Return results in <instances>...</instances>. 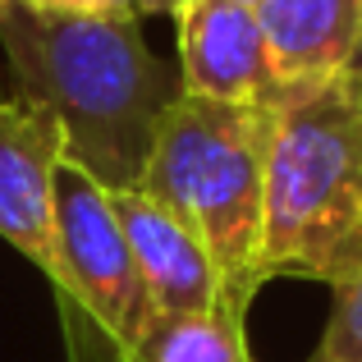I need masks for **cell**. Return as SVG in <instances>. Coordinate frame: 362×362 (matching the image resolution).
I'll return each instance as SVG.
<instances>
[{
    "instance_id": "obj_1",
    "label": "cell",
    "mask_w": 362,
    "mask_h": 362,
    "mask_svg": "<svg viewBox=\"0 0 362 362\" xmlns=\"http://www.w3.org/2000/svg\"><path fill=\"white\" fill-rule=\"evenodd\" d=\"M0 51L14 101L55 119L64 165L106 193L142 184L160 124L184 97L179 64H165L138 33V18H92L0 5Z\"/></svg>"
},
{
    "instance_id": "obj_2",
    "label": "cell",
    "mask_w": 362,
    "mask_h": 362,
    "mask_svg": "<svg viewBox=\"0 0 362 362\" xmlns=\"http://www.w3.org/2000/svg\"><path fill=\"white\" fill-rule=\"evenodd\" d=\"M257 275L326 289L362 275V64L275 101Z\"/></svg>"
},
{
    "instance_id": "obj_3",
    "label": "cell",
    "mask_w": 362,
    "mask_h": 362,
    "mask_svg": "<svg viewBox=\"0 0 362 362\" xmlns=\"http://www.w3.org/2000/svg\"><path fill=\"white\" fill-rule=\"evenodd\" d=\"M275 133V106H225L179 97L160 124L138 193L156 197L179 216L211 252L221 275V312L247 321L252 293L262 289L266 211V151Z\"/></svg>"
},
{
    "instance_id": "obj_4",
    "label": "cell",
    "mask_w": 362,
    "mask_h": 362,
    "mask_svg": "<svg viewBox=\"0 0 362 362\" xmlns=\"http://www.w3.org/2000/svg\"><path fill=\"white\" fill-rule=\"evenodd\" d=\"M55 289L60 335L69 362H133L151 298L133 266L110 193L64 165L55 179Z\"/></svg>"
},
{
    "instance_id": "obj_5",
    "label": "cell",
    "mask_w": 362,
    "mask_h": 362,
    "mask_svg": "<svg viewBox=\"0 0 362 362\" xmlns=\"http://www.w3.org/2000/svg\"><path fill=\"white\" fill-rule=\"evenodd\" d=\"M175 33L179 78L188 97L225 106H275L284 97L257 9L225 0H188L175 9Z\"/></svg>"
},
{
    "instance_id": "obj_6",
    "label": "cell",
    "mask_w": 362,
    "mask_h": 362,
    "mask_svg": "<svg viewBox=\"0 0 362 362\" xmlns=\"http://www.w3.org/2000/svg\"><path fill=\"white\" fill-rule=\"evenodd\" d=\"M64 170V142L51 115L0 101V239L18 257L51 271L55 262V179Z\"/></svg>"
},
{
    "instance_id": "obj_7",
    "label": "cell",
    "mask_w": 362,
    "mask_h": 362,
    "mask_svg": "<svg viewBox=\"0 0 362 362\" xmlns=\"http://www.w3.org/2000/svg\"><path fill=\"white\" fill-rule=\"evenodd\" d=\"M115 221L129 239L133 266L142 275V289L151 298V312H211L221 308V275L211 252L202 247L193 230L179 221L156 197L138 193H110Z\"/></svg>"
},
{
    "instance_id": "obj_8",
    "label": "cell",
    "mask_w": 362,
    "mask_h": 362,
    "mask_svg": "<svg viewBox=\"0 0 362 362\" xmlns=\"http://www.w3.org/2000/svg\"><path fill=\"white\" fill-rule=\"evenodd\" d=\"M280 92L326 83L362 46V0H266L257 9Z\"/></svg>"
},
{
    "instance_id": "obj_9",
    "label": "cell",
    "mask_w": 362,
    "mask_h": 362,
    "mask_svg": "<svg viewBox=\"0 0 362 362\" xmlns=\"http://www.w3.org/2000/svg\"><path fill=\"white\" fill-rule=\"evenodd\" d=\"M133 362H252L247 321L230 312H151Z\"/></svg>"
},
{
    "instance_id": "obj_10",
    "label": "cell",
    "mask_w": 362,
    "mask_h": 362,
    "mask_svg": "<svg viewBox=\"0 0 362 362\" xmlns=\"http://www.w3.org/2000/svg\"><path fill=\"white\" fill-rule=\"evenodd\" d=\"M308 362H362V275L335 289V308Z\"/></svg>"
},
{
    "instance_id": "obj_11",
    "label": "cell",
    "mask_w": 362,
    "mask_h": 362,
    "mask_svg": "<svg viewBox=\"0 0 362 362\" xmlns=\"http://www.w3.org/2000/svg\"><path fill=\"white\" fill-rule=\"evenodd\" d=\"M33 9H60V14L92 18H142V14H175L184 0H23Z\"/></svg>"
},
{
    "instance_id": "obj_12",
    "label": "cell",
    "mask_w": 362,
    "mask_h": 362,
    "mask_svg": "<svg viewBox=\"0 0 362 362\" xmlns=\"http://www.w3.org/2000/svg\"><path fill=\"white\" fill-rule=\"evenodd\" d=\"M184 5H188V0H184ZM225 5H243V9H262V5H266V0H225Z\"/></svg>"
},
{
    "instance_id": "obj_13",
    "label": "cell",
    "mask_w": 362,
    "mask_h": 362,
    "mask_svg": "<svg viewBox=\"0 0 362 362\" xmlns=\"http://www.w3.org/2000/svg\"><path fill=\"white\" fill-rule=\"evenodd\" d=\"M354 64H362V46H358V60H354Z\"/></svg>"
},
{
    "instance_id": "obj_14",
    "label": "cell",
    "mask_w": 362,
    "mask_h": 362,
    "mask_svg": "<svg viewBox=\"0 0 362 362\" xmlns=\"http://www.w3.org/2000/svg\"><path fill=\"white\" fill-rule=\"evenodd\" d=\"M0 5H5V0H0Z\"/></svg>"
}]
</instances>
